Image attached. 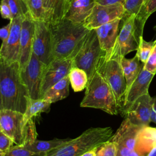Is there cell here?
<instances>
[{
    "label": "cell",
    "mask_w": 156,
    "mask_h": 156,
    "mask_svg": "<svg viewBox=\"0 0 156 156\" xmlns=\"http://www.w3.org/2000/svg\"><path fill=\"white\" fill-rule=\"evenodd\" d=\"M0 94L2 109L24 113L30 98L18 62L7 63L0 59Z\"/></svg>",
    "instance_id": "obj_1"
},
{
    "label": "cell",
    "mask_w": 156,
    "mask_h": 156,
    "mask_svg": "<svg viewBox=\"0 0 156 156\" xmlns=\"http://www.w3.org/2000/svg\"><path fill=\"white\" fill-rule=\"evenodd\" d=\"M49 26L52 37L54 58L58 59H73L90 30L83 23H74L65 18Z\"/></svg>",
    "instance_id": "obj_2"
},
{
    "label": "cell",
    "mask_w": 156,
    "mask_h": 156,
    "mask_svg": "<svg viewBox=\"0 0 156 156\" xmlns=\"http://www.w3.org/2000/svg\"><path fill=\"white\" fill-rule=\"evenodd\" d=\"M113 135L110 127H91L44 156H80L87 151L110 141Z\"/></svg>",
    "instance_id": "obj_3"
},
{
    "label": "cell",
    "mask_w": 156,
    "mask_h": 156,
    "mask_svg": "<svg viewBox=\"0 0 156 156\" xmlns=\"http://www.w3.org/2000/svg\"><path fill=\"white\" fill-rule=\"evenodd\" d=\"M80 106L100 109L111 115H116L119 112L112 88L103 75L98 71L88 80Z\"/></svg>",
    "instance_id": "obj_4"
},
{
    "label": "cell",
    "mask_w": 156,
    "mask_h": 156,
    "mask_svg": "<svg viewBox=\"0 0 156 156\" xmlns=\"http://www.w3.org/2000/svg\"><path fill=\"white\" fill-rule=\"evenodd\" d=\"M0 129L10 138L16 145L24 146L37 139L34 121L30 120L26 124L23 113L18 111L0 110Z\"/></svg>",
    "instance_id": "obj_5"
},
{
    "label": "cell",
    "mask_w": 156,
    "mask_h": 156,
    "mask_svg": "<svg viewBox=\"0 0 156 156\" xmlns=\"http://www.w3.org/2000/svg\"><path fill=\"white\" fill-rule=\"evenodd\" d=\"M73 65L85 71L90 80L105 60L95 29L90 30L80 49L73 57Z\"/></svg>",
    "instance_id": "obj_6"
},
{
    "label": "cell",
    "mask_w": 156,
    "mask_h": 156,
    "mask_svg": "<svg viewBox=\"0 0 156 156\" xmlns=\"http://www.w3.org/2000/svg\"><path fill=\"white\" fill-rule=\"evenodd\" d=\"M109 60L121 61L130 52L136 51L140 38L143 37L136 21V15L125 16Z\"/></svg>",
    "instance_id": "obj_7"
},
{
    "label": "cell",
    "mask_w": 156,
    "mask_h": 156,
    "mask_svg": "<svg viewBox=\"0 0 156 156\" xmlns=\"http://www.w3.org/2000/svg\"><path fill=\"white\" fill-rule=\"evenodd\" d=\"M98 71L103 75L112 88L120 112L123 105L127 88L120 62L113 59L104 62Z\"/></svg>",
    "instance_id": "obj_8"
},
{
    "label": "cell",
    "mask_w": 156,
    "mask_h": 156,
    "mask_svg": "<svg viewBox=\"0 0 156 156\" xmlns=\"http://www.w3.org/2000/svg\"><path fill=\"white\" fill-rule=\"evenodd\" d=\"M32 52L46 65L54 58L52 34L45 21H34Z\"/></svg>",
    "instance_id": "obj_9"
},
{
    "label": "cell",
    "mask_w": 156,
    "mask_h": 156,
    "mask_svg": "<svg viewBox=\"0 0 156 156\" xmlns=\"http://www.w3.org/2000/svg\"><path fill=\"white\" fill-rule=\"evenodd\" d=\"M46 66L32 52L28 63L20 71L21 77L31 99L40 98L43 76Z\"/></svg>",
    "instance_id": "obj_10"
},
{
    "label": "cell",
    "mask_w": 156,
    "mask_h": 156,
    "mask_svg": "<svg viewBox=\"0 0 156 156\" xmlns=\"http://www.w3.org/2000/svg\"><path fill=\"white\" fill-rule=\"evenodd\" d=\"M143 127L132 124L125 118L111 140L115 144L116 156H129L136 150L138 136Z\"/></svg>",
    "instance_id": "obj_11"
},
{
    "label": "cell",
    "mask_w": 156,
    "mask_h": 156,
    "mask_svg": "<svg viewBox=\"0 0 156 156\" xmlns=\"http://www.w3.org/2000/svg\"><path fill=\"white\" fill-rule=\"evenodd\" d=\"M125 9L122 4L102 5L96 3L91 13L83 24L88 30L96 29L116 19L122 20L125 16Z\"/></svg>",
    "instance_id": "obj_12"
},
{
    "label": "cell",
    "mask_w": 156,
    "mask_h": 156,
    "mask_svg": "<svg viewBox=\"0 0 156 156\" xmlns=\"http://www.w3.org/2000/svg\"><path fill=\"white\" fill-rule=\"evenodd\" d=\"M26 16H20L10 21L11 26L9 35L6 40L2 42L0 47L1 60L7 63L18 62L21 26Z\"/></svg>",
    "instance_id": "obj_13"
},
{
    "label": "cell",
    "mask_w": 156,
    "mask_h": 156,
    "mask_svg": "<svg viewBox=\"0 0 156 156\" xmlns=\"http://www.w3.org/2000/svg\"><path fill=\"white\" fill-rule=\"evenodd\" d=\"M73 66L72 59L54 58L47 65L43 76L40 98L52 86L67 76Z\"/></svg>",
    "instance_id": "obj_14"
},
{
    "label": "cell",
    "mask_w": 156,
    "mask_h": 156,
    "mask_svg": "<svg viewBox=\"0 0 156 156\" xmlns=\"http://www.w3.org/2000/svg\"><path fill=\"white\" fill-rule=\"evenodd\" d=\"M153 98L149 93L137 99L125 113L126 119L132 124L140 126H149L151 121Z\"/></svg>",
    "instance_id": "obj_15"
},
{
    "label": "cell",
    "mask_w": 156,
    "mask_h": 156,
    "mask_svg": "<svg viewBox=\"0 0 156 156\" xmlns=\"http://www.w3.org/2000/svg\"><path fill=\"white\" fill-rule=\"evenodd\" d=\"M154 75L144 69L143 66L138 76L126 92L123 105L120 110L122 115H125L137 99L149 93V87Z\"/></svg>",
    "instance_id": "obj_16"
},
{
    "label": "cell",
    "mask_w": 156,
    "mask_h": 156,
    "mask_svg": "<svg viewBox=\"0 0 156 156\" xmlns=\"http://www.w3.org/2000/svg\"><path fill=\"white\" fill-rule=\"evenodd\" d=\"M34 35V21L27 15L23 21L21 30L18 60L20 71L26 66L32 54Z\"/></svg>",
    "instance_id": "obj_17"
},
{
    "label": "cell",
    "mask_w": 156,
    "mask_h": 156,
    "mask_svg": "<svg viewBox=\"0 0 156 156\" xmlns=\"http://www.w3.org/2000/svg\"><path fill=\"white\" fill-rule=\"evenodd\" d=\"M121 19H116L95 29L100 46L105 54L106 62L110 59L117 37Z\"/></svg>",
    "instance_id": "obj_18"
},
{
    "label": "cell",
    "mask_w": 156,
    "mask_h": 156,
    "mask_svg": "<svg viewBox=\"0 0 156 156\" xmlns=\"http://www.w3.org/2000/svg\"><path fill=\"white\" fill-rule=\"evenodd\" d=\"M96 4V0H72L65 19L74 23H83Z\"/></svg>",
    "instance_id": "obj_19"
},
{
    "label": "cell",
    "mask_w": 156,
    "mask_h": 156,
    "mask_svg": "<svg viewBox=\"0 0 156 156\" xmlns=\"http://www.w3.org/2000/svg\"><path fill=\"white\" fill-rule=\"evenodd\" d=\"M44 9V21L54 25L65 18L68 7L67 0H43Z\"/></svg>",
    "instance_id": "obj_20"
},
{
    "label": "cell",
    "mask_w": 156,
    "mask_h": 156,
    "mask_svg": "<svg viewBox=\"0 0 156 156\" xmlns=\"http://www.w3.org/2000/svg\"><path fill=\"white\" fill-rule=\"evenodd\" d=\"M69 139L54 138L51 140H38L37 139L24 144L26 148L39 156H44L46 154L55 149L67 142Z\"/></svg>",
    "instance_id": "obj_21"
},
{
    "label": "cell",
    "mask_w": 156,
    "mask_h": 156,
    "mask_svg": "<svg viewBox=\"0 0 156 156\" xmlns=\"http://www.w3.org/2000/svg\"><path fill=\"white\" fill-rule=\"evenodd\" d=\"M69 80L68 76H66L48 90L41 99L52 104L62 100L69 95Z\"/></svg>",
    "instance_id": "obj_22"
},
{
    "label": "cell",
    "mask_w": 156,
    "mask_h": 156,
    "mask_svg": "<svg viewBox=\"0 0 156 156\" xmlns=\"http://www.w3.org/2000/svg\"><path fill=\"white\" fill-rule=\"evenodd\" d=\"M51 103L41 99H33L30 98L23 113L24 121L27 124L34 117H36L41 113H48L50 110Z\"/></svg>",
    "instance_id": "obj_23"
},
{
    "label": "cell",
    "mask_w": 156,
    "mask_h": 156,
    "mask_svg": "<svg viewBox=\"0 0 156 156\" xmlns=\"http://www.w3.org/2000/svg\"><path fill=\"white\" fill-rule=\"evenodd\" d=\"M155 145L156 128H152L149 126L143 127L138 136L136 150L143 155V151H146L148 149L151 151Z\"/></svg>",
    "instance_id": "obj_24"
},
{
    "label": "cell",
    "mask_w": 156,
    "mask_h": 156,
    "mask_svg": "<svg viewBox=\"0 0 156 156\" xmlns=\"http://www.w3.org/2000/svg\"><path fill=\"white\" fill-rule=\"evenodd\" d=\"M69 83L74 92H79L86 88L88 78L85 71L73 66L68 74Z\"/></svg>",
    "instance_id": "obj_25"
},
{
    "label": "cell",
    "mask_w": 156,
    "mask_h": 156,
    "mask_svg": "<svg viewBox=\"0 0 156 156\" xmlns=\"http://www.w3.org/2000/svg\"><path fill=\"white\" fill-rule=\"evenodd\" d=\"M156 11V0H145L136 15V21L140 32L143 34V28L147 18Z\"/></svg>",
    "instance_id": "obj_26"
},
{
    "label": "cell",
    "mask_w": 156,
    "mask_h": 156,
    "mask_svg": "<svg viewBox=\"0 0 156 156\" xmlns=\"http://www.w3.org/2000/svg\"><path fill=\"white\" fill-rule=\"evenodd\" d=\"M28 13L34 21H44L43 0H24Z\"/></svg>",
    "instance_id": "obj_27"
},
{
    "label": "cell",
    "mask_w": 156,
    "mask_h": 156,
    "mask_svg": "<svg viewBox=\"0 0 156 156\" xmlns=\"http://www.w3.org/2000/svg\"><path fill=\"white\" fill-rule=\"evenodd\" d=\"M155 43V40L152 41H146L143 39V37H140L139 45L135 55L137 56L139 60L143 64L147 62Z\"/></svg>",
    "instance_id": "obj_28"
},
{
    "label": "cell",
    "mask_w": 156,
    "mask_h": 156,
    "mask_svg": "<svg viewBox=\"0 0 156 156\" xmlns=\"http://www.w3.org/2000/svg\"><path fill=\"white\" fill-rule=\"evenodd\" d=\"M8 2L13 16V19L20 16H26L29 15L24 0H8Z\"/></svg>",
    "instance_id": "obj_29"
},
{
    "label": "cell",
    "mask_w": 156,
    "mask_h": 156,
    "mask_svg": "<svg viewBox=\"0 0 156 156\" xmlns=\"http://www.w3.org/2000/svg\"><path fill=\"white\" fill-rule=\"evenodd\" d=\"M95 156H116V147L112 141H108L98 147Z\"/></svg>",
    "instance_id": "obj_30"
},
{
    "label": "cell",
    "mask_w": 156,
    "mask_h": 156,
    "mask_svg": "<svg viewBox=\"0 0 156 156\" xmlns=\"http://www.w3.org/2000/svg\"><path fill=\"white\" fill-rule=\"evenodd\" d=\"M4 156H39L23 146H12L9 149Z\"/></svg>",
    "instance_id": "obj_31"
},
{
    "label": "cell",
    "mask_w": 156,
    "mask_h": 156,
    "mask_svg": "<svg viewBox=\"0 0 156 156\" xmlns=\"http://www.w3.org/2000/svg\"><path fill=\"white\" fill-rule=\"evenodd\" d=\"M145 0H126L124 4L125 16L137 15Z\"/></svg>",
    "instance_id": "obj_32"
},
{
    "label": "cell",
    "mask_w": 156,
    "mask_h": 156,
    "mask_svg": "<svg viewBox=\"0 0 156 156\" xmlns=\"http://www.w3.org/2000/svg\"><path fill=\"white\" fill-rule=\"evenodd\" d=\"M120 63L122 69L124 76L126 79V85H127L126 91H127V90L130 87V86L132 85V83L136 77L134 76L133 73L131 71V69L128 63L127 58H126V57L122 58V59L120 61Z\"/></svg>",
    "instance_id": "obj_33"
},
{
    "label": "cell",
    "mask_w": 156,
    "mask_h": 156,
    "mask_svg": "<svg viewBox=\"0 0 156 156\" xmlns=\"http://www.w3.org/2000/svg\"><path fill=\"white\" fill-rule=\"evenodd\" d=\"M143 68L154 74H156V43L147 62L143 65Z\"/></svg>",
    "instance_id": "obj_34"
},
{
    "label": "cell",
    "mask_w": 156,
    "mask_h": 156,
    "mask_svg": "<svg viewBox=\"0 0 156 156\" xmlns=\"http://www.w3.org/2000/svg\"><path fill=\"white\" fill-rule=\"evenodd\" d=\"M0 13L1 17L4 19L13 20V16L8 2V0H1L0 2Z\"/></svg>",
    "instance_id": "obj_35"
},
{
    "label": "cell",
    "mask_w": 156,
    "mask_h": 156,
    "mask_svg": "<svg viewBox=\"0 0 156 156\" xmlns=\"http://www.w3.org/2000/svg\"><path fill=\"white\" fill-rule=\"evenodd\" d=\"M13 143L12 139L0 129V151L6 152L13 146Z\"/></svg>",
    "instance_id": "obj_36"
},
{
    "label": "cell",
    "mask_w": 156,
    "mask_h": 156,
    "mask_svg": "<svg viewBox=\"0 0 156 156\" xmlns=\"http://www.w3.org/2000/svg\"><path fill=\"white\" fill-rule=\"evenodd\" d=\"M10 22L5 25V26L0 28V40L2 41H4L6 40L9 35L10 30Z\"/></svg>",
    "instance_id": "obj_37"
},
{
    "label": "cell",
    "mask_w": 156,
    "mask_h": 156,
    "mask_svg": "<svg viewBox=\"0 0 156 156\" xmlns=\"http://www.w3.org/2000/svg\"><path fill=\"white\" fill-rule=\"evenodd\" d=\"M126 0H96L97 4L102 5H113L116 4H122L124 5Z\"/></svg>",
    "instance_id": "obj_38"
},
{
    "label": "cell",
    "mask_w": 156,
    "mask_h": 156,
    "mask_svg": "<svg viewBox=\"0 0 156 156\" xmlns=\"http://www.w3.org/2000/svg\"><path fill=\"white\" fill-rule=\"evenodd\" d=\"M151 121L156 124V97L153 98V103L152 107V113L151 116Z\"/></svg>",
    "instance_id": "obj_39"
},
{
    "label": "cell",
    "mask_w": 156,
    "mask_h": 156,
    "mask_svg": "<svg viewBox=\"0 0 156 156\" xmlns=\"http://www.w3.org/2000/svg\"><path fill=\"white\" fill-rule=\"evenodd\" d=\"M98 147H95L90 151H88L82 154L80 156H95L96 151L98 150Z\"/></svg>",
    "instance_id": "obj_40"
},
{
    "label": "cell",
    "mask_w": 156,
    "mask_h": 156,
    "mask_svg": "<svg viewBox=\"0 0 156 156\" xmlns=\"http://www.w3.org/2000/svg\"><path fill=\"white\" fill-rule=\"evenodd\" d=\"M146 156H156V145L151 149Z\"/></svg>",
    "instance_id": "obj_41"
},
{
    "label": "cell",
    "mask_w": 156,
    "mask_h": 156,
    "mask_svg": "<svg viewBox=\"0 0 156 156\" xmlns=\"http://www.w3.org/2000/svg\"><path fill=\"white\" fill-rule=\"evenodd\" d=\"M129 156H145V155H144L141 154V153L138 152L136 150H135V151H133L130 154Z\"/></svg>",
    "instance_id": "obj_42"
},
{
    "label": "cell",
    "mask_w": 156,
    "mask_h": 156,
    "mask_svg": "<svg viewBox=\"0 0 156 156\" xmlns=\"http://www.w3.org/2000/svg\"><path fill=\"white\" fill-rule=\"evenodd\" d=\"M5 152L0 151V156H4V155H5Z\"/></svg>",
    "instance_id": "obj_43"
},
{
    "label": "cell",
    "mask_w": 156,
    "mask_h": 156,
    "mask_svg": "<svg viewBox=\"0 0 156 156\" xmlns=\"http://www.w3.org/2000/svg\"><path fill=\"white\" fill-rule=\"evenodd\" d=\"M2 109V102H1V94H0V110Z\"/></svg>",
    "instance_id": "obj_44"
},
{
    "label": "cell",
    "mask_w": 156,
    "mask_h": 156,
    "mask_svg": "<svg viewBox=\"0 0 156 156\" xmlns=\"http://www.w3.org/2000/svg\"><path fill=\"white\" fill-rule=\"evenodd\" d=\"M71 1H72V0H67V4H68V7H69V4H70Z\"/></svg>",
    "instance_id": "obj_45"
},
{
    "label": "cell",
    "mask_w": 156,
    "mask_h": 156,
    "mask_svg": "<svg viewBox=\"0 0 156 156\" xmlns=\"http://www.w3.org/2000/svg\"><path fill=\"white\" fill-rule=\"evenodd\" d=\"M155 29V30H156V26H155V27H154ZM155 41H156V40H155Z\"/></svg>",
    "instance_id": "obj_46"
}]
</instances>
